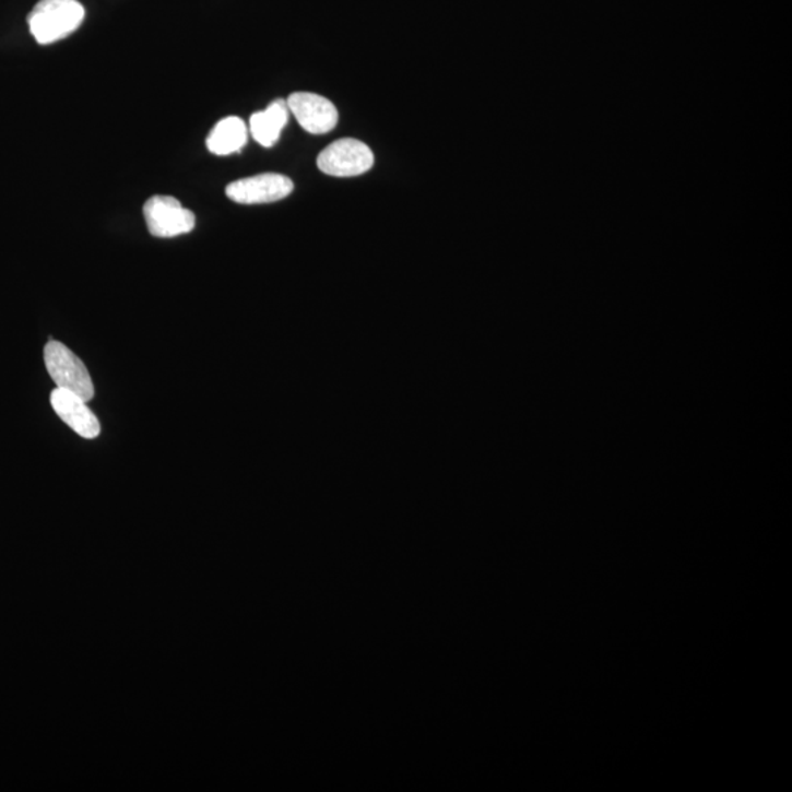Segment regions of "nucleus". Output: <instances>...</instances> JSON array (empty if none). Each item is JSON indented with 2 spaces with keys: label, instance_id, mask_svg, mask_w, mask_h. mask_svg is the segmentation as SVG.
Segmentation results:
<instances>
[{
  "label": "nucleus",
  "instance_id": "7ed1b4c3",
  "mask_svg": "<svg viewBox=\"0 0 792 792\" xmlns=\"http://www.w3.org/2000/svg\"><path fill=\"white\" fill-rule=\"evenodd\" d=\"M374 165V152L363 141L355 139L338 140L317 157V168L338 178L358 177L368 173Z\"/></svg>",
  "mask_w": 792,
  "mask_h": 792
},
{
  "label": "nucleus",
  "instance_id": "39448f33",
  "mask_svg": "<svg viewBox=\"0 0 792 792\" xmlns=\"http://www.w3.org/2000/svg\"><path fill=\"white\" fill-rule=\"evenodd\" d=\"M294 182L281 174H260L226 187V197L238 204L275 203L293 194Z\"/></svg>",
  "mask_w": 792,
  "mask_h": 792
},
{
  "label": "nucleus",
  "instance_id": "f257e3e1",
  "mask_svg": "<svg viewBox=\"0 0 792 792\" xmlns=\"http://www.w3.org/2000/svg\"><path fill=\"white\" fill-rule=\"evenodd\" d=\"M79 0H40L28 15V27L38 45H51L71 36L83 24Z\"/></svg>",
  "mask_w": 792,
  "mask_h": 792
},
{
  "label": "nucleus",
  "instance_id": "20e7f679",
  "mask_svg": "<svg viewBox=\"0 0 792 792\" xmlns=\"http://www.w3.org/2000/svg\"><path fill=\"white\" fill-rule=\"evenodd\" d=\"M145 225L157 238H175L196 228V215L170 196H154L145 201Z\"/></svg>",
  "mask_w": 792,
  "mask_h": 792
},
{
  "label": "nucleus",
  "instance_id": "6e6552de",
  "mask_svg": "<svg viewBox=\"0 0 792 792\" xmlns=\"http://www.w3.org/2000/svg\"><path fill=\"white\" fill-rule=\"evenodd\" d=\"M289 109L286 101L277 98L267 109L251 115L248 131L252 139L263 147H272L281 139L282 131L288 123Z\"/></svg>",
  "mask_w": 792,
  "mask_h": 792
},
{
  "label": "nucleus",
  "instance_id": "423d86ee",
  "mask_svg": "<svg viewBox=\"0 0 792 792\" xmlns=\"http://www.w3.org/2000/svg\"><path fill=\"white\" fill-rule=\"evenodd\" d=\"M289 113L297 119L299 127L308 134L322 135L331 132L340 121V114L329 98L315 93L299 92L291 94Z\"/></svg>",
  "mask_w": 792,
  "mask_h": 792
},
{
  "label": "nucleus",
  "instance_id": "0eeeda50",
  "mask_svg": "<svg viewBox=\"0 0 792 792\" xmlns=\"http://www.w3.org/2000/svg\"><path fill=\"white\" fill-rule=\"evenodd\" d=\"M50 404L66 425L84 439H96L101 435V422L88 409V402L66 389L57 388L50 393Z\"/></svg>",
  "mask_w": 792,
  "mask_h": 792
},
{
  "label": "nucleus",
  "instance_id": "1a4fd4ad",
  "mask_svg": "<svg viewBox=\"0 0 792 792\" xmlns=\"http://www.w3.org/2000/svg\"><path fill=\"white\" fill-rule=\"evenodd\" d=\"M248 140V127L241 118L229 117L217 122L208 137V149L216 156L241 152Z\"/></svg>",
  "mask_w": 792,
  "mask_h": 792
},
{
  "label": "nucleus",
  "instance_id": "f03ea898",
  "mask_svg": "<svg viewBox=\"0 0 792 792\" xmlns=\"http://www.w3.org/2000/svg\"><path fill=\"white\" fill-rule=\"evenodd\" d=\"M45 364L47 374L57 383L58 388L75 393V395L83 398L84 401L90 402L93 400L94 385L87 367L62 342H47Z\"/></svg>",
  "mask_w": 792,
  "mask_h": 792
}]
</instances>
